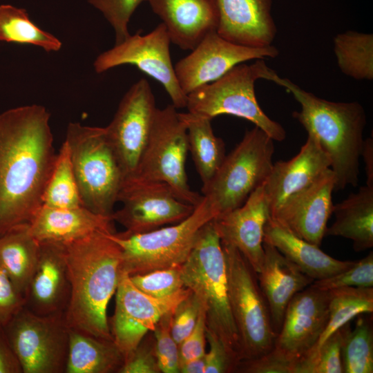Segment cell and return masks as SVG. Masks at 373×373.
<instances>
[{
  "instance_id": "cell-47",
  "label": "cell",
  "mask_w": 373,
  "mask_h": 373,
  "mask_svg": "<svg viewBox=\"0 0 373 373\" xmlns=\"http://www.w3.org/2000/svg\"><path fill=\"white\" fill-rule=\"evenodd\" d=\"M0 373H23L2 326H0Z\"/></svg>"
},
{
  "instance_id": "cell-16",
  "label": "cell",
  "mask_w": 373,
  "mask_h": 373,
  "mask_svg": "<svg viewBox=\"0 0 373 373\" xmlns=\"http://www.w3.org/2000/svg\"><path fill=\"white\" fill-rule=\"evenodd\" d=\"M174 66L178 84L187 95L222 77L234 66L254 59L274 58L278 50L271 45L251 48L232 43L217 32L207 35Z\"/></svg>"
},
{
  "instance_id": "cell-26",
  "label": "cell",
  "mask_w": 373,
  "mask_h": 373,
  "mask_svg": "<svg viewBox=\"0 0 373 373\" xmlns=\"http://www.w3.org/2000/svg\"><path fill=\"white\" fill-rule=\"evenodd\" d=\"M263 241L276 247L314 280L332 276L352 267L356 262L331 257L318 246L295 236L269 216L264 226Z\"/></svg>"
},
{
  "instance_id": "cell-43",
  "label": "cell",
  "mask_w": 373,
  "mask_h": 373,
  "mask_svg": "<svg viewBox=\"0 0 373 373\" xmlns=\"http://www.w3.org/2000/svg\"><path fill=\"white\" fill-rule=\"evenodd\" d=\"M154 337L146 335L125 358L118 373H160Z\"/></svg>"
},
{
  "instance_id": "cell-11",
  "label": "cell",
  "mask_w": 373,
  "mask_h": 373,
  "mask_svg": "<svg viewBox=\"0 0 373 373\" xmlns=\"http://www.w3.org/2000/svg\"><path fill=\"white\" fill-rule=\"evenodd\" d=\"M23 373H65L69 328L64 315L39 316L25 307L2 326Z\"/></svg>"
},
{
  "instance_id": "cell-6",
  "label": "cell",
  "mask_w": 373,
  "mask_h": 373,
  "mask_svg": "<svg viewBox=\"0 0 373 373\" xmlns=\"http://www.w3.org/2000/svg\"><path fill=\"white\" fill-rule=\"evenodd\" d=\"M274 140L256 126L225 156L201 191L215 218L241 206L269 174Z\"/></svg>"
},
{
  "instance_id": "cell-31",
  "label": "cell",
  "mask_w": 373,
  "mask_h": 373,
  "mask_svg": "<svg viewBox=\"0 0 373 373\" xmlns=\"http://www.w3.org/2000/svg\"><path fill=\"white\" fill-rule=\"evenodd\" d=\"M180 115L186 127L189 151L202 180V186H205L226 156L224 143L215 135L211 119L189 112Z\"/></svg>"
},
{
  "instance_id": "cell-40",
  "label": "cell",
  "mask_w": 373,
  "mask_h": 373,
  "mask_svg": "<svg viewBox=\"0 0 373 373\" xmlns=\"http://www.w3.org/2000/svg\"><path fill=\"white\" fill-rule=\"evenodd\" d=\"M344 325L322 345L313 359L305 367L303 373L343 372L341 349Z\"/></svg>"
},
{
  "instance_id": "cell-33",
  "label": "cell",
  "mask_w": 373,
  "mask_h": 373,
  "mask_svg": "<svg viewBox=\"0 0 373 373\" xmlns=\"http://www.w3.org/2000/svg\"><path fill=\"white\" fill-rule=\"evenodd\" d=\"M334 54L340 70L357 80L373 79V36L347 30L334 39Z\"/></svg>"
},
{
  "instance_id": "cell-37",
  "label": "cell",
  "mask_w": 373,
  "mask_h": 373,
  "mask_svg": "<svg viewBox=\"0 0 373 373\" xmlns=\"http://www.w3.org/2000/svg\"><path fill=\"white\" fill-rule=\"evenodd\" d=\"M314 287L321 290H332L342 287H373V253L347 269L332 276L314 280Z\"/></svg>"
},
{
  "instance_id": "cell-19",
  "label": "cell",
  "mask_w": 373,
  "mask_h": 373,
  "mask_svg": "<svg viewBox=\"0 0 373 373\" xmlns=\"http://www.w3.org/2000/svg\"><path fill=\"white\" fill-rule=\"evenodd\" d=\"M70 298L64 245L41 242L39 260L24 296L23 307L39 316L64 315Z\"/></svg>"
},
{
  "instance_id": "cell-21",
  "label": "cell",
  "mask_w": 373,
  "mask_h": 373,
  "mask_svg": "<svg viewBox=\"0 0 373 373\" xmlns=\"http://www.w3.org/2000/svg\"><path fill=\"white\" fill-rule=\"evenodd\" d=\"M330 166L329 155L318 140L308 134L306 142L294 157L273 164L262 184L269 216L273 217L289 198L309 185Z\"/></svg>"
},
{
  "instance_id": "cell-4",
  "label": "cell",
  "mask_w": 373,
  "mask_h": 373,
  "mask_svg": "<svg viewBox=\"0 0 373 373\" xmlns=\"http://www.w3.org/2000/svg\"><path fill=\"white\" fill-rule=\"evenodd\" d=\"M181 274L184 287L200 301L207 329L241 361L239 335L229 301L224 256L213 220L200 229L190 255L181 265Z\"/></svg>"
},
{
  "instance_id": "cell-45",
  "label": "cell",
  "mask_w": 373,
  "mask_h": 373,
  "mask_svg": "<svg viewBox=\"0 0 373 373\" xmlns=\"http://www.w3.org/2000/svg\"><path fill=\"white\" fill-rule=\"evenodd\" d=\"M206 329L205 314L202 308L193 329L178 345L180 366L206 353Z\"/></svg>"
},
{
  "instance_id": "cell-3",
  "label": "cell",
  "mask_w": 373,
  "mask_h": 373,
  "mask_svg": "<svg viewBox=\"0 0 373 373\" xmlns=\"http://www.w3.org/2000/svg\"><path fill=\"white\" fill-rule=\"evenodd\" d=\"M266 79L285 88L300 103L301 110L292 115L329 155L334 191L348 185L356 186L366 124L363 107L357 102H335L319 98L289 79L281 78L273 70Z\"/></svg>"
},
{
  "instance_id": "cell-23",
  "label": "cell",
  "mask_w": 373,
  "mask_h": 373,
  "mask_svg": "<svg viewBox=\"0 0 373 373\" xmlns=\"http://www.w3.org/2000/svg\"><path fill=\"white\" fill-rule=\"evenodd\" d=\"M216 1L220 36L247 47L271 45L277 32L271 15V0Z\"/></svg>"
},
{
  "instance_id": "cell-24",
  "label": "cell",
  "mask_w": 373,
  "mask_h": 373,
  "mask_svg": "<svg viewBox=\"0 0 373 373\" xmlns=\"http://www.w3.org/2000/svg\"><path fill=\"white\" fill-rule=\"evenodd\" d=\"M262 245L264 260L257 276L269 307L272 329L277 334L289 303L314 279L303 274L271 244L263 241Z\"/></svg>"
},
{
  "instance_id": "cell-14",
  "label": "cell",
  "mask_w": 373,
  "mask_h": 373,
  "mask_svg": "<svg viewBox=\"0 0 373 373\" xmlns=\"http://www.w3.org/2000/svg\"><path fill=\"white\" fill-rule=\"evenodd\" d=\"M190 292L184 287L167 297H152L139 290L127 273L121 272L115 291V312L108 325L113 341L124 358L153 330L158 321Z\"/></svg>"
},
{
  "instance_id": "cell-41",
  "label": "cell",
  "mask_w": 373,
  "mask_h": 373,
  "mask_svg": "<svg viewBox=\"0 0 373 373\" xmlns=\"http://www.w3.org/2000/svg\"><path fill=\"white\" fill-rule=\"evenodd\" d=\"M296 361L273 347L260 356L240 361L235 372L296 373Z\"/></svg>"
},
{
  "instance_id": "cell-38",
  "label": "cell",
  "mask_w": 373,
  "mask_h": 373,
  "mask_svg": "<svg viewBox=\"0 0 373 373\" xmlns=\"http://www.w3.org/2000/svg\"><path fill=\"white\" fill-rule=\"evenodd\" d=\"M173 311L164 314L152 331L155 352L161 372H180L179 347L171 331Z\"/></svg>"
},
{
  "instance_id": "cell-8",
  "label": "cell",
  "mask_w": 373,
  "mask_h": 373,
  "mask_svg": "<svg viewBox=\"0 0 373 373\" xmlns=\"http://www.w3.org/2000/svg\"><path fill=\"white\" fill-rule=\"evenodd\" d=\"M214 218L202 195L191 214L174 225L138 234L111 233L122 250V271L132 276L181 266L190 255L200 229Z\"/></svg>"
},
{
  "instance_id": "cell-5",
  "label": "cell",
  "mask_w": 373,
  "mask_h": 373,
  "mask_svg": "<svg viewBox=\"0 0 373 373\" xmlns=\"http://www.w3.org/2000/svg\"><path fill=\"white\" fill-rule=\"evenodd\" d=\"M64 141L84 207L111 217L124 176L105 128L70 122Z\"/></svg>"
},
{
  "instance_id": "cell-42",
  "label": "cell",
  "mask_w": 373,
  "mask_h": 373,
  "mask_svg": "<svg viewBox=\"0 0 373 373\" xmlns=\"http://www.w3.org/2000/svg\"><path fill=\"white\" fill-rule=\"evenodd\" d=\"M202 309L198 298L191 291L173 309L171 331L178 345L193 329Z\"/></svg>"
},
{
  "instance_id": "cell-46",
  "label": "cell",
  "mask_w": 373,
  "mask_h": 373,
  "mask_svg": "<svg viewBox=\"0 0 373 373\" xmlns=\"http://www.w3.org/2000/svg\"><path fill=\"white\" fill-rule=\"evenodd\" d=\"M23 305V296L0 267V325H6Z\"/></svg>"
},
{
  "instance_id": "cell-18",
  "label": "cell",
  "mask_w": 373,
  "mask_h": 373,
  "mask_svg": "<svg viewBox=\"0 0 373 373\" xmlns=\"http://www.w3.org/2000/svg\"><path fill=\"white\" fill-rule=\"evenodd\" d=\"M334 186V175L329 168L289 198L270 218L298 238L320 247L333 212Z\"/></svg>"
},
{
  "instance_id": "cell-48",
  "label": "cell",
  "mask_w": 373,
  "mask_h": 373,
  "mask_svg": "<svg viewBox=\"0 0 373 373\" xmlns=\"http://www.w3.org/2000/svg\"><path fill=\"white\" fill-rule=\"evenodd\" d=\"M365 164L366 185L373 186V140L372 137L364 140L361 156Z\"/></svg>"
},
{
  "instance_id": "cell-13",
  "label": "cell",
  "mask_w": 373,
  "mask_h": 373,
  "mask_svg": "<svg viewBox=\"0 0 373 373\" xmlns=\"http://www.w3.org/2000/svg\"><path fill=\"white\" fill-rule=\"evenodd\" d=\"M122 207L111 215L126 235L151 231L186 218L195 207L178 199L165 182L128 178L118 195Z\"/></svg>"
},
{
  "instance_id": "cell-27",
  "label": "cell",
  "mask_w": 373,
  "mask_h": 373,
  "mask_svg": "<svg viewBox=\"0 0 373 373\" xmlns=\"http://www.w3.org/2000/svg\"><path fill=\"white\" fill-rule=\"evenodd\" d=\"M335 220L327 227L325 236L351 240L356 251L373 247V186H361L356 193L336 204Z\"/></svg>"
},
{
  "instance_id": "cell-1",
  "label": "cell",
  "mask_w": 373,
  "mask_h": 373,
  "mask_svg": "<svg viewBox=\"0 0 373 373\" xmlns=\"http://www.w3.org/2000/svg\"><path fill=\"white\" fill-rule=\"evenodd\" d=\"M50 116L38 104L0 113V236L42 205L57 156Z\"/></svg>"
},
{
  "instance_id": "cell-7",
  "label": "cell",
  "mask_w": 373,
  "mask_h": 373,
  "mask_svg": "<svg viewBox=\"0 0 373 373\" xmlns=\"http://www.w3.org/2000/svg\"><path fill=\"white\" fill-rule=\"evenodd\" d=\"M261 59L254 64H240L217 80L186 95L188 112L210 119L230 115L250 121L274 141L281 142L286 131L262 110L255 94V82L270 70Z\"/></svg>"
},
{
  "instance_id": "cell-12",
  "label": "cell",
  "mask_w": 373,
  "mask_h": 373,
  "mask_svg": "<svg viewBox=\"0 0 373 373\" xmlns=\"http://www.w3.org/2000/svg\"><path fill=\"white\" fill-rule=\"evenodd\" d=\"M166 27L161 22L146 35L140 31L130 35L120 43L99 54L93 66L97 73L122 65H133L160 82L178 109L186 108V95L181 89L175 73Z\"/></svg>"
},
{
  "instance_id": "cell-2",
  "label": "cell",
  "mask_w": 373,
  "mask_h": 373,
  "mask_svg": "<svg viewBox=\"0 0 373 373\" xmlns=\"http://www.w3.org/2000/svg\"><path fill=\"white\" fill-rule=\"evenodd\" d=\"M111 233L99 231L64 244L70 283L64 317L69 329L113 341L106 312L117 287L122 256Z\"/></svg>"
},
{
  "instance_id": "cell-44",
  "label": "cell",
  "mask_w": 373,
  "mask_h": 373,
  "mask_svg": "<svg viewBox=\"0 0 373 373\" xmlns=\"http://www.w3.org/2000/svg\"><path fill=\"white\" fill-rule=\"evenodd\" d=\"M206 338L209 345V351L205 353L204 373L235 372L240 361L230 353L215 334L207 329H206Z\"/></svg>"
},
{
  "instance_id": "cell-15",
  "label": "cell",
  "mask_w": 373,
  "mask_h": 373,
  "mask_svg": "<svg viewBox=\"0 0 373 373\" xmlns=\"http://www.w3.org/2000/svg\"><path fill=\"white\" fill-rule=\"evenodd\" d=\"M156 108L149 83L140 79L124 94L113 119L104 127L124 180L135 171L151 133Z\"/></svg>"
},
{
  "instance_id": "cell-25",
  "label": "cell",
  "mask_w": 373,
  "mask_h": 373,
  "mask_svg": "<svg viewBox=\"0 0 373 373\" xmlns=\"http://www.w3.org/2000/svg\"><path fill=\"white\" fill-rule=\"evenodd\" d=\"M111 216L97 214L84 207L41 205L30 222V231L41 242H70L96 231L115 232Z\"/></svg>"
},
{
  "instance_id": "cell-22",
  "label": "cell",
  "mask_w": 373,
  "mask_h": 373,
  "mask_svg": "<svg viewBox=\"0 0 373 373\" xmlns=\"http://www.w3.org/2000/svg\"><path fill=\"white\" fill-rule=\"evenodd\" d=\"M166 27L171 42L193 50L207 35L217 32L216 0H147Z\"/></svg>"
},
{
  "instance_id": "cell-34",
  "label": "cell",
  "mask_w": 373,
  "mask_h": 373,
  "mask_svg": "<svg viewBox=\"0 0 373 373\" xmlns=\"http://www.w3.org/2000/svg\"><path fill=\"white\" fill-rule=\"evenodd\" d=\"M42 204L60 208L84 207L72 166L70 150L65 141L57 154L47 181Z\"/></svg>"
},
{
  "instance_id": "cell-17",
  "label": "cell",
  "mask_w": 373,
  "mask_h": 373,
  "mask_svg": "<svg viewBox=\"0 0 373 373\" xmlns=\"http://www.w3.org/2000/svg\"><path fill=\"white\" fill-rule=\"evenodd\" d=\"M329 291L312 284L289 303L274 347L298 362L314 346L323 331L329 314Z\"/></svg>"
},
{
  "instance_id": "cell-28",
  "label": "cell",
  "mask_w": 373,
  "mask_h": 373,
  "mask_svg": "<svg viewBox=\"0 0 373 373\" xmlns=\"http://www.w3.org/2000/svg\"><path fill=\"white\" fill-rule=\"evenodd\" d=\"M40 242L28 222L17 224L0 236V267L23 298L36 269Z\"/></svg>"
},
{
  "instance_id": "cell-50",
  "label": "cell",
  "mask_w": 373,
  "mask_h": 373,
  "mask_svg": "<svg viewBox=\"0 0 373 373\" xmlns=\"http://www.w3.org/2000/svg\"><path fill=\"white\" fill-rule=\"evenodd\" d=\"M0 326H1V325H0Z\"/></svg>"
},
{
  "instance_id": "cell-9",
  "label": "cell",
  "mask_w": 373,
  "mask_h": 373,
  "mask_svg": "<svg viewBox=\"0 0 373 373\" xmlns=\"http://www.w3.org/2000/svg\"><path fill=\"white\" fill-rule=\"evenodd\" d=\"M229 305L238 332L242 360L271 351L276 336L257 273L234 247L221 242Z\"/></svg>"
},
{
  "instance_id": "cell-35",
  "label": "cell",
  "mask_w": 373,
  "mask_h": 373,
  "mask_svg": "<svg viewBox=\"0 0 373 373\" xmlns=\"http://www.w3.org/2000/svg\"><path fill=\"white\" fill-rule=\"evenodd\" d=\"M341 356L344 373L373 372V330L367 317L358 318L353 330L344 325Z\"/></svg>"
},
{
  "instance_id": "cell-20",
  "label": "cell",
  "mask_w": 373,
  "mask_h": 373,
  "mask_svg": "<svg viewBox=\"0 0 373 373\" xmlns=\"http://www.w3.org/2000/svg\"><path fill=\"white\" fill-rule=\"evenodd\" d=\"M268 217L267 201L261 184L241 206L213 219L220 241L236 247L257 274L264 260L263 231Z\"/></svg>"
},
{
  "instance_id": "cell-30",
  "label": "cell",
  "mask_w": 373,
  "mask_h": 373,
  "mask_svg": "<svg viewBox=\"0 0 373 373\" xmlns=\"http://www.w3.org/2000/svg\"><path fill=\"white\" fill-rule=\"evenodd\" d=\"M328 318L312 348L297 363L296 373H303L322 345L354 317L373 312V287H348L329 290Z\"/></svg>"
},
{
  "instance_id": "cell-10",
  "label": "cell",
  "mask_w": 373,
  "mask_h": 373,
  "mask_svg": "<svg viewBox=\"0 0 373 373\" xmlns=\"http://www.w3.org/2000/svg\"><path fill=\"white\" fill-rule=\"evenodd\" d=\"M188 152L186 127L177 108L172 104L157 108L148 141L130 178L165 182L178 199L195 206L202 195L188 184Z\"/></svg>"
},
{
  "instance_id": "cell-32",
  "label": "cell",
  "mask_w": 373,
  "mask_h": 373,
  "mask_svg": "<svg viewBox=\"0 0 373 373\" xmlns=\"http://www.w3.org/2000/svg\"><path fill=\"white\" fill-rule=\"evenodd\" d=\"M0 41L33 45L48 52L62 46L58 38L35 23L26 9L10 4L0 5Z\"/></svg>"
},
{
  "instance_id": "cell-36",
  "label": "cell",
  "mask_w": 373,
  "mask_h": 373,
  "mask_svg": "<svg viewBox=\"0 0 373 373\" xmlns=\"http://www.w3.org/2000/svg\"><path fill=\"white\" fill-rule=\"evenodd\" d=\"M129 276L139 290L155 298L171 296L185 287L182 278L181 266Z\"/></svg>"
},
{
  "instance_id": "cell-49",
  "label": "cell",
  "mask_w": 373,
  "mask_h": 373,
  "mask_svg": "<svg viewBox=\"0 0 373 373\" xmlns=\"http://www.w3.org/2000/svg\"><path fill=\"white\" fill-rule=\"evenodd\" d=\"M206 365L205 354L200 357L187 361L180 366L182 373H204Z\"/></svg>"
},
{
  "instance_id": "cell-29",
  "label": "cell",
  "mask_w": 373,
  "mask_h": 373,
  "mask_svg": "<svg viewBox=\"0 0 373 373\" xmlns=\"http://www.w3.org/2000/svg\"><path fill=\"white\" fill-rule=\"evenodd\" d=\"M124 356L113 340L69 329L65 373H118Z\"/></svg>"
},
{
  "instance_id": "cell-39",
  "label": "cell",
  "mask_w": 373,
  "mask_h": 373,
  "mask_svg": "<svg viewBox=\"0 0 373 373\" xmlns=\"http://www.w3.org/2000/svg\"><path fill=\"white\" fill-rule=\"evenodd\" d=\"M147 0H88L98 10L113 28L115 44L126 39L130 33L129 21L139 5Z\"/></svg>"
}]
</instances>
